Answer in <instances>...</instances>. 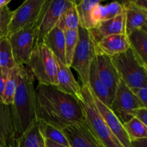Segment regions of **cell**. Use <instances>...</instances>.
I'll list each match as a JSON object with an SVG mask.
<instances>
[{"mask_svg":"<svg viewBox=\"0 0 147 147\" xmlns=\"http://www.w3.org/2000/svg\"><path fill=\"white\" fill-rule=\"evenodd\" d=\"M123 126L131 141L147 138V126L136 118H131Z\"/></svg>","mask_w":147,"mask_h":147,"instance_id":"f1b7e54d","label":"cell"},{"mask_svg":"<svg viewBox=\"0 0 147 147\" xmlns=\"http://www.w3.org/2000/svg\"><path fill=\"white\" fill-rule=\"evenodd\" d=\"M131 147H147L146 139H136L131 141Z\"/></svg>","mask_w":147,"mask_h":147,"instance_id":"e575fe53","label":"cell"},{"mask_svg":"<svg viewBox=\"0 0 147 147\" xmlns=\"http://www.w3.org/2000/svg\"><path fill=\"white\" fill-rule=\"evenodd\" d=\"M13 134L14 124L11 106H7L0 101V137L7 146L12 141Z\"/></svg>","mask_w":147,"mask_h":147,"instance_id":"603a6c76","label":"cell"},{"mask_svg":"<svg viewBox=\"0 0 147 147\" xmlns=\"http://www.w3.org/2000/svg\"><path fill=\"white\" fill-rule=\"evenodd\" d=\"M85 119L104 147H123L106 124L98 111L88 86H81V98L79 99Z\"/></svg>","mask_w":147,"mask_h":147,"instance_id":"277c9868","label":"cell"},{"mask_svg":"<svg viewBox=\"0 0 147 147\" xmlns=\"http://www.w3.org/2000/svg\"><path fill=\"white\" fill-rule=\"evenodd\" d=\"M141 107L145 106L121 79L111 103V110L116 115L121 123L123 124L133 118L132 112Z\"/></svg>","mask_w":147,"mask_h":147,"instance_id":"9c48e42d","label":"cell"},{"mask_svg":"<svg viewBox=\"0 0 147 147\" xmlns=\"http://www.w3.org/2000/svg\"><path fill=\"white\" fill-rule=\"evenodd\" d=\"M92 95L98 111L112 134L123 147H131V140L123 128V124L112 112L110 108L103 104L96 96H93V93Z\"/></svg>","mask_w":147,"mask_h":147,"instance_id":"4fadbf2b","label":"cell"},{"mask_svg":"<svg viewBox=\"0 0 147 147\" xmlns=\"http://www.w3.org/2000/svg\"><path fill=\"white\" fill-rule=\"evenodd\" d=\"M26 67L38 81V84L57 86V60L42 42L36 44Z\"/></svg>","mask_w":147,"mask_h":147,"instance_id":"3957f363","label":"cell"},{"mask_svg":"<svg viewBox=\"0 0 147 147\" xmlns=\"http://www.w3.org/2000/svg\"><path fill=\"white\" fill-rule=\"evenodd\" d=\"M42 16L32 25L7 37L17 65L26 66L28 63L32 52L37 42L39 26Z\"/></svg>","mask_w":147,"mask_h":147,"instance_id":"52a82bcc","label":"cell"},{"mask_svg":"<svg viewBox=\"0 0 147 147\" xmlns=\"http://www.w3.org/2000/svg\"><path fill=\"white\" fill-rule=\"evenodd\" d=\"M37 120L63 130L85 120L79 100L54 86L38 84L34 89Z\"/></svg>","mask_w":147,"mask_h":147,"instance_id":"6da1fadb","label":"cell"},{"mask_svg":"<svg viewBox=\"0 0 147 147\" xmlns=\"http://www.w3.org/2000/svg\"><path fill=\"white\" fill-rule=\"evenodd\" d=\"M78 42L75 50L70 67L79 76L81 86H88L90 68L97 53L96 43L89 30L79 27Z\"/></svg>","mask_w":147,"mask_h":147,"instance_id":"8992f818","label":"cell"},{"mask_svg":"<svg viewBox=\"0 0 147 147\" xmlns=\"http://www.w3.org/2000/svg\"><path fill=\"white\" fill-rule=\"evenodd\" d=\"M45 147H70V146H64V145L59 144L50 142V141L49 140H45Z\"/></svg>","mask_w":147,"mask_h":147,"instance_id":"d590c367","label":"cell"},{"mask_svg":"<svg viewBox=\"0 0 147 147\" xmlns=\"http://www.w3.org/2000/svg\"><path fill=\"white\" fill-rule=\"evenodd\" d=\"M125 17L126 34L134 30L147 28V10L139 7L134 0L121 3Z\"/></svg>","mask_w":147,"mask_h":147,"instance_id":"5bb4252c","label":"cell"},{"mask_svg":"<svg viewBox=\"0 0 147 147\" xmlns=\"http://www.w3.org/2000/svg\"><path fill=\"white\" fill-rule=\"evenodd\" d=\"M11 16L12 11L8 6L0 8V40L8 37L9 27Z\"/></svg>","mask_w":147,"mask_h":147,"instance_id":"4dcf8cb0","label":"cell"},{"mask_svg":"<svg viewBox=\"0 0 147 147\" xmlns=\"http://www.w3.org/2000/svg\"><path fill=\"white\" fill-rule=\"evenodd\" d=\"M57 63V84L55 86L63 93L78 100L81 98V86L76 80L70 67L56 58Z\"/></svg>","mask_w":147,"mask_h":147,"instance_id":"9a60e30c","label":"cell"},{"mask_svg":"<svg viewBox=\"0 0 147 147\" xmlns=\"http://www.w3.org/2000/svg\"><path fill=\"white\" fill-rule=\"evenodd\" d=\"M7 147H8V146H7Z\"/></svg>","mask_w":147,"mask_h":147,"instance_id":"ab89813d","label":"cell"},{"mask_svg":"<svg viewBox=\"0 0 147 147\" xmlns=\"http://www.w3.org/2000/svg\"><path fill=\"white\" fill-rule=\"evenodd\" d=\"M132 116L147 126V108L141 107L132 112Z\"/></svg>","mask_w":147,"mask_h":147,"instance_id":"d6a6232c","label":"cell"},{"mask_svg":"<svg viewBox=\"0 0 147 147\" xmlns=\"http://www.w3.org/2000/svg\"><path fill=\"white\" fill-rule=\"evenodd\" d=\"M7 146L45 147V139L40 131L37 121H34L22 134L20 135Z\"/></svg>","mask_w":147,"mask_h":147,"instance_id":"ac0fdd59","label":"cell"},{"mask_svg":"<svg viewBox=\"0 0 147 147\" xmlns=\"http://www.w3.org/2000/svg\"><path fill=\"white\" fill-rule=\"evenodd\" d=\"M70 147H104L85 119L63 129Z\"/></svg>","mask_w":147,"mask_h":147,"instance_id":"30bf717a","label":"cell"},{"mask_svg":"<svg viewBox=\"0 0 147 147\" xmlns=\"http://www.w3.org/2000/svg\"><path fill=\"white\" fill-rule=\"evenodd\" d=\"M134 1L139 7L147 10V1H146V0H134Z\"/></svg>","mask_w":147,"mask_h":147,"instance_id":"8d00e7d4","label":"cell"},{"mask_svg":"<svg viewBox=\"0 0 147 147\" xmlns=\"http://www.w3.org/2000/svg\"><path fill=\"white\" fill-rule=\"evenodd\" d=\"M42 42L53 53L56 58L66 65L64 31L56 26L43 39Z\"/></svg>","mask_w":147,"mask_h":147,"instance_id":"d6986e66","label":"cell"},{"mask_svg":"<svg viewBox=\"0 0 147 147\" xmlns=\"http://www.w3.org/2000/svg\"><path fill=\"white\" fill-rule=\"evenodd\" d=\"M0 147H7V146H6L5 143L4 142V141L1 139V138L0 137Z\"/></svg>","mask_w":147,"mask_h":147,"instance_id":"f35d334b","label":"cell"},{"mask_svg":"<svg viewBox=\"0 0 147 147\" xmlns=\"http://www.w3.org/2000/svg\"><path fill=\"white\" fill-rule=\"evenodd\" d=\"M49 0H27L12 11L8 36L37 22L44 14Z\"/></svg>","mask_w":147,"mask_h":147,"instance_id":"ba28073f","label":"cell"},{"mask_svg":"<svg viewBox=\"0 0 147 147\" xmlns=\"http://www.w3.org/2000/svg\"><path fill=\"white\" fill-rule=\"evenodd\" d=\"M129 48L130 45L126 34L107 36L96 44L97 54H103L109 57L124 53Z\"/></svg>","mask_w":147,"mask_h":147,"instance_id":"2e32d148","label":"cell"},{"mask_svg":"<svg viewBox=\"0 0 147 147\" xmlns=\"http://www.w3.org/2000/svg\"><path fill=\"white\" fill-rule=\"evenodd\" d=\"M65 52L66 65L70 67L75 50L78 42V30H70L64 31Z\"/></svg>","mask_w":147,"mask_h":147,"instance_id":"f546056e","label":"cell"},{"mask_svg":"<svg viewBox=\"0 0 147 147\" xmlns=\"http://www.w3.org/2000/svg\"><path fill=\"white\" fill-rule=\"evenodd\" d=\"M10 0H0V8L8 6V4L10 3Z\"/></svg>","mask_w":147,"mask_h":147,"instance_id":"74e56055","label":"cell"},{"mask_svg":"<svg viewBox=\"0 0 147 147\" xmlns=\"http://www.w3.org/2000/svg\"><path fill=\"white\" fill-rule=\"evenodd\" d=\"M17 66L8 38L0 40V71L8 73Z\"/></svg>","mask_w":147,"mask_h":147,"instance_id":"484cf974","label":"cell"},{"mask_svg":"<svg viewBox=\"0 0 147 147\" xmlns=\"http://www.w3.org/2000/svg\"><path fill=\"white\" fill-rule=\"evenodd\" d=\"M111 57L120 78L131 91L147 84V67L141 63L131 47Z\"/></svg>","mask_w":147,"mask_h":147,"instance_id":"5b68a950","label":"cell"},{"mask_svg":"<svg viewBox=\"0 0 147 147\" xmlns=\"http://www.w3.org/2000/svg\"><path fill=\"white\" fill-rule=\"evenodd\" d=\"M89 31L96 44L102 38L112 34H126L123 11L111 20L99 23Z\"/></svg>","mask_w":147,"mask_h":147,"instance_id":"e0dca14e","label":"cell"},{"mask_svg":"<svg viewBox=\"0 0 147 147\" xmlns=\"http://www.w3.org/2000/svg\"><path fill=\"white\" fill-rule=\"evenodd\" d=\"M76 1L52 0L49 1L39 26L37 42H42L44 37L57 25L60 17Z\"/></svg>","mask_w":147,"mask_h":147,"instance_id":"8fae6325","label":"cell"},{"mask_svg":"<svg viewBox=\"0 0 147 147\" xmlns=\"http://www.w3.org/2000/svg\"><path fill=\"white\" fill-rule=\"evenodd\" d=\"M123 11V6L119 1L109 3L103 5L99 4L96 6L92 13V21L94 27L99 23L114 18Z\"/></svg>","mask_w":147,"mask_h":147,"instance_id":"7402d4cb","label":"cell"},{"mask_svg":"<svg viewBox=\"0 0 147 147\" xmlns=\"http://www.w3.org/2000/svg\"><path fill=\"white\" fill-rule=\"evenodd\" d=\"M37 121L38 123L40 131L45 140H49L50 142L59 144L70 146L63 131L44 121L39 120Z\"/></svg>","mask_w":147,"mask_h":147,"instance_id":"d4e9b609","label":"cell"},{"mask_svg":"<svg viewBox=\"0 0 147 147\" xmlns=\"http://www.w3.org/2000/svg\"><path fill=\"white\" fill-rule=\"evenodd\" d=\"M76 1L65 10L60 17L57 27L65 31L70 30H78L80 27L78 15L76 11Z\"/></svg>","mask_w":147,"mask_h":147,"instance_id":"83f0119b","label":"cell"},{"mask_svg":"<svg viewBox=\"0 0 147 147\" xmlns=\"http://www.w3.org/2000/svg\"><path fill=\"white\" fill-rule=\"evenodd\" d=\"M134 94L136 96L139 101L144 105V106L146 107L147 105V84L143 85L139 87V88L134 90H132Z\"/></svg>","mask_w":147,"mask_h":147,"instance_id":"1f68e13d","label":"cell"},{"mask_svg":"<svg viewBox=\"0 0 147 147\" xmlns=\"http://www.w3.org/2000/svg\"><path fill=\"white\" fill-rule=\"evenodd\" d=\"M7 73H8L0 71V101L1 102H2L3 94H4V88H5Z\"/></svg>","mask_w":147,"mask_h":147,"instance_id":"836d02e7","label":"cell"},{"mask_svg":"<svg viewBox=\"0 0 147 147\" xmlns=\"http://www.w3.org/2000/svg\"><path fill=\"white\" fill-rule=\"evenodd\" d=\"M95 59L99 78L109 90L111 98L113 100L120 82V76L112 63L111 57L103 54H97Z\"/></svg>","mask_w":147,"mask_h":147,"instance_id":"7c38bea8","label":"cell"},{"mask_svg":"<svg viewBox=\"0 0 147 147\" xmlns=\"http://www.w3.org/2000/svg\"><path fill=\"white\" fill-rule=\"evenodd\" d=\"M130 47L141 63L147 67V28L134 30L127 34Z\"/></svg>","mask_w":147,"mask_h":147,"instance_id":"44dd1931","label":"cell"},{"mask_svg":"<svg viewBox=\"0 0 147 147\" xmlns=\"http://www.w3.org/2000/svg\"><path fill=\"white\" fill-rule=\"evenodd\" d=\"M18 85L17 65L7 73L5 88L2 98V103L7 106H11Z\"/></svg>","mask_w":147,"mask_h":147,"instance_id":"4316f807","label":"cell"},{"mask_svg":"<svg viewBox=\"0 0 147 147\" xmlns=\"http://www.w3.org/2000/svg\"><path fill=\"white\" fill-rule=\"evenodd\" d=\"M100 3V1L98 0H83L79 3H76V7L78 15L80 27L88 30L94 27L92 21V13L95 7Z\"/></svg>","mask_w":147,"mask_h":147,"instance_id":"cb8c5ba5","label":"cell"},{"mask_svg":"<svg viewBox=\"0 0 147 147\" xmlns=\"http://www.w3.org/2000/svg\"><path fill=\"white\" fill-rule=\"evenodd\" d=\"M88 86L93 96H96L103 104L110 108L112 100L109 95V90L105 87L98 74L96 59H94L91 66H90V73H89Z\"/></svg>","mask_w":147,"mask_h":147,"instance_id":"ffe728a7","label":"cell"},{"mask_svg":"<svg viewBox=\"0 0 147 147\" xmlns=\"http://www.w3.org/2000/svg\"><path fill=\"white\" fill-rule=\"evenodd\" d=\"M17 72L18 85L11 106L14 124L11 142L22 134L37 120L34 101L35 79L25 65H17Z\"/></svg>","mask_w":147,"mask_h":147,"instance_id":"7a4b0ae2","label":"cell"}]
</instances>
